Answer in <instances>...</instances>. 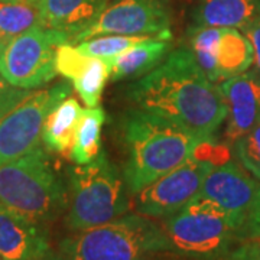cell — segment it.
Listing matches in <instances>:
<instances>
[{
	"mask_svg": "<svg viewBox=\"0 0 260 260\" xmlns=\"http://www.w3.org/2000/svg\"><path fill=\"white\" fill-rule=\"evenodd\" d=\"M138 109L174 121L211 143L227 119L221 88L200 68L189 49L172 51L160 64L129 88Z\"/></svg>",
	"mask_w": 260,
	"mask_h": 260,
	"instance_id": "obj_1",
	"label": "cell"
},
{
	"mask_svg": "<svg viewBox=\"0 0 260 260\" xmlns=\"http://www.w3.org/2000/svg\"><path fill=\"white\" fill-rule=\"evenodd\" d=\"M123 140L127 150L123 177L132 195L185 164L205 143L177 123L140 109L126 116Z\"/></svg>",
	"mask_w": 260,
	"mask_h": 260,
	"instance_id": "obj_2",
	"label": "cell"
},
{
	"mask_svg": "<svg viewBox=\"0 0 260 260\" xmlns=\"http://www.w3.org/2000/svg\"><path fill=\"white\" fill-rule=\"evenodd\" d=\"M159 224L167 253L185 260H225L237 243L246 239L242 224L203 195Z\"/></svg>",
	"mask_w": 260,
	"mask_h": 260,
	"instance_id": "obj_3",
	"label": "cell"
},
{
	"mask_svg": "<svg viewBox=\"0 0 260 260\" xmlns=\"http://www.w3.org/2000/svg\"><path fill=\"white\" fill-rule=\"evenodd\" d=\"M0 204L42 224L67 213L68 188L42 145L0 167Z\"/></svg>",
	"mask_w": 260,
	"mask_h": 260,
	"instance_id": "obj_4",
	"label": "cell"
},
{
	"mask_svg": "<svg viewBox=\"0 0 260 260\" xmlns=\"http://www.w3.org/2000/svg\"><path fill=\"white\" fill-rule=\"evenodd\" d=\"M61 260H153L167 253L160 224L140 214L83 232H75L58 246Z\"/></svg>",
	"mask_w": 260,
	"mask_h": 260,
	"instance_id": "obj_5",
	"label": "cell"
},
{
	"mask_svg": "<svg viewBox=\"0 0 260 260\" xmlns=\"http://www.w3.org/2000/svg\"><path fill=\"white\" fill-rule=\"evenodd\" d=\"M129 194L120 171L106 152H100L90 164L77 165L70 172L65 227L83 232L120 218L132 208Z\"/></svg>",
	"mask_w": 260,
	"mask_h": 260,
	"instance_id": "obj_6",
	"label": "cell"
},
{
	"mask_svg": "<svg viewBox=\"0 0 260 260\" xmlns=\"http://www.w3.org/2000/svg\"><path fill=\"white\" fill-rule=\"evenodd\" d=\"M68 44L67 34L37 26L13 38L0 54V73L22 90H39L56 77V48Z\"/></svg>",
	"mask_w": 260,
	"mask_h": 260,
	"instance_id": "obj_7",
	"label": "cell"
},
{
	"mask_svg": "<svg viewBox=\"0 0 260 260\" xmlns=\"http://www.w3.org/2000/svg\"><path fill=\"white\" fill-rule=\"evenodd\" d=\"M70 94L68 83L38 90L0 119V167L41 146L48 114Z\"/></svg>",
	"mask_w": 260,
	"mask_h": 260,
	"instance_id": "obj_8",
	"label": "cell"
},
{
	"mask_svg": "<svg viewBox=\"0 0 260 260\" xmlns=\"http://www.w3.org/2000/svg\"><path fill=\"white\" fill-rule=\"evenodd\" d=\"M215 164V160L198 158L197 155L188 159L181 167L135 194V211L153 220H164L175 214L200 194L204 179Z\"/></svg>",
	"mask_w": 260,
	"mask_h": 260,
	"instance_id": "obj_9",
	"label": "cell"
},
{
	"mask_svg": "<svg viewBox=\"0 0 260 260\" xmlns=\"http://www.w3.org/2000/svg\"><path fill=\"white\" fill-rule=\"evenodd\" d=\"M165 0H112L97 20L77 34L71 44L99 35H162L171 32Z\"/></svg>",
	"mask_w": 260,
	"mask_h": 260,
	"instance_id": "obj_10",
	"label": "cell"
},
{
	"mask_svg": "<svg viewBox=\"0 0 260 260\" xmlns=\"http://www.w3.org/2000/svg\"><path fill=\"white\" fill-rule=\"evenodd\" d=\"M260 184L234 162L215 167L207 175L198 195L214 201L244 227Z\"/></svg>",
	"mask_w": 260,
	"mask_h": 260,
	"instance_id": "obj_11",
	"label": "cell"
},
{
	"mask_svg": "<svg viewBox=\"0 0 260 260\" xmlns=\"http://www.w3.org/2000/svg\"><path fill=\"white\" fill-rule=\"evenodd\" d=\"M51 247L47 224L38 223L23 214L0 204V257L29 260L39 257Z\"/></svg>",
	"mask_w": 260,
	"mask_h": 260,
	"instance_id": "obj_12",
	"label": "cell"
},
{
	"mask_svg": "<svg viewBox=\"0 0 260 260\" xmlns=\"http://www.w3.org/2000/svg\"><path fill=\"white\" fill-rule=\"evenodd\" d=\"M227 103L225 140L236 143L260 123V77L243 73L220 84Z\"/></svg>",
	"mask_w": 260,
	"mask_h": 260,
	"instance_id": "obj_13",
	"label": "cell"
},
{
	"mask_svg": "<svg viewBox=\"0 0 260 260\" xmlns=\"http://www.w3.org/2000/svg\"><path fill=\"white\" fill-rule=\"evenodd\" d=\"M110 0H39L42 26L67 34L71 39L94 23Z\"/></svg>",
	"mask_w": 260,
	"mask_h": 260,
	"instance_id": "obj_14",
	"label": "cell"
},
{
	"mask_svg": "<svg viewBox=\"0 0 260 260\" xmlns=\"http://www.w3.org/2000/svg\"><path fill=\"white\" fill-rule=\"evenodd\" d=\"M194 20L195 26L244 30L260 20V0H200Z\"/></svg>",
	"mask_w": 260,
	"mask_h": 260,
	"instance_id": "obj_15",
	"label": "cell"
},
{
	"mask_svg": "<svg viewBox=\"0 0 260 260\" xmlns=\"http://www.w3.org/2000/svg\"><path fill=\"white\" fill-rule=\"evenodd\" d=\"M168 39H150L110 59V80L139 78L155 70L171 51Z\"/></svg>",
	"mask_w": 260,
	"mask_h": 260,
	"instance_id": "obj_16",
	"label": "cell"
},
{
	"mask_svg": "<svg viewBox=\"0 0 260 260\" xmlns=\"http://www.w3.org/2000/svg\"><path fill=\"white\" fill-rule=\"evenodd\" d=\"M83 114L77 99L67 97L48 114L42 130V143L49 150L65 153L71 150L75 132Z\"/></svg>",
	"mask_w": 260,
	"mask_h": 260,
	"instance_id": "obj_17",
	"label": "cell"
},
{
	"mask_svg": "<svg viewBox=\"0 0 260 260\" xmlns=\"http://www.w3.org/2000/svg\"><path fill=\"white\" fill-rule=\"evenodd\" d=\"M253 64L250 41L239 29L223 28L215 49L217 81L243 74Z\"/></svg>",
	"mask_w": 260,
	"mask_h": 260,
	"instance_id": "obj_18",
	"label": "cell"
},
{
	"mask_svg": "<svg viewBox=\"0 0 260 260\" xmlns=\"http://www.w3.org/2000/svg\"><path fill=\"white\" fill-rule=\"evenodd\" d=\"M106 121L103 109L87 107L83 110L78 127L75 132L74 143L70 150V156L77 165H87L99 156L102 127Z\"/></svg>",
	"mask_w": 260,
	"mask_h": 260,
	"instance_id": "obj_19",
	"label": "cell"
},
{
	"mask_svg": "<svg viewBox=\"0 0 260 260\" xmlns=\"http://www.w3.org/2000/svg\"><path fill=\"white\" fill-rule=\"evenodd\" d=\"M37 26H42L39 3L0 2V39L9 44L13 38Z\"/></svg>",
	"mask_w": 260,
	"mask_h": 260,
	"instance_id": "obj_20",
	"label": "cell"
},
{
	"mask_svg": "<svg viewBox=\"0 0 260 260\" xmlns=\"http://www.w3.org/2000/svg\"><path fill=\"white\" fill-rule=\"evenodd\" d=\"M172 34H162V35H99L90 38L75 44L77 49L83 52L84 55L94 56V58H114L126 52L130 48L136 47L142 42L150 39H171Z\"/></svg>",
	"mask_w": 260,
	"mask_h": 260,
	"instance_id": "obj_21",
	"label": "cell"
},
{
	"mask_svg": "<svg viewBox=\"0 0 260 260\" xmlns=\"http://www.w3.org/2000/svg\"><path fill=\"white\" fill-rule=\"evenodd\" d=\"M109 78L110 59L91 56L90 64L73 81V85L87 107H97L100 104L102 93Z\"/></svg>",
	"mask_w": 260,
	"mask_h": 260,
	"instance_id": "obj_22",
	"label": "cell"
},
{
	"mask_svg": "<svg viewBox=\"0 0 260 260\" xmlns=\"http://www.w3.org/2000/svg\"><path fill=\"white\" fill-rule=\"evenodd\" d=\"M223 28L214 26H194L189 32V51L204 74L213 81H217L215 73V49Z\"/></svg>",
	"mask_w": 260,
	"mask_h": 260,
	"instance_id": "obj_23",
	"label": "cell"
},
{
	"mask_svg": "<svg viewBox=\"0 0 260 260\" xmlns=\"http://www.w3.org/2000/svg\"><path fill=\"white\" fill-rule=\"evenodd\" d=\"M90 61L91 56L84 55L73 44H61L56 48V73L70 80L71 83L83 73Z\"/></svg>",
	"mask_w": 260,
	"mask_h": 260,
	"instance_id": "obj_24",
	"label": "cell"
},
{
	"mask_svg": "<svg viewBox=\"0 0 260 260\" xmlns=\"http://www.w3.org/2000/svg\"><path fill=\"white\" fill-rule=\"evenodd\" d=\"M236 153L244 169L260 179V123L236 142Z\"/></svg>",
	"mask_w": 260,
	"mask_h": 260,
	"instance_id": "obj_25",
	"label": "cell"
},
{
	"mask_svg": "<svg viewBox=\"0 0 260 260\" xmlns=\"http://www.w3.org/2000/svg\"><path fill=\"white\" fill-rule=\"evenodd\" d=\"M30 94L32 91L29 90H22L12 85L0 73V119L12 112L19 103L23 102Z\"/></svg>",
	"mask_w": 260,
	"mask_h": 260,
	"instance_id": "obj_26",
	"label": "cell"
},
{
	"mask_svg": "<svg viewBox=\"0 0 260 260\" xmlns=\"http://www.w3.org/2000/svg\"><path fill=\"white\" fill-rule=\"evenodd\" d=\"M244 237L260 239V188L251 203L250 210L244 224Z\"/></svg>",
	"mask_w": 260,
	"mask_h": 260,
	"instance_id": "obj_27",
	"label": "cell"
},
{
	"mask_svg": "<svg viewBox=\"0 0 260 260\" xmlns=\"http://www.w3.org/2000/svg\"><path fill=\"white\" fill-rule=\"evenodd\" d=\"M225 260H260V239H250L237 244Z\"/></svg>",
	"mask_w": 260,
	"mask_h": 260,
	"instance_id": "obj_28",
	"label": "cell"
},
{
	"mask_svg": "<svg viewBox=\"0 0 260 260\" xmlns=\"http://www.w3.org/2000/svg\"><path fill=\"white\" fill-rule=\"evenodd\" d=\"M243 32L247 37V39L250 41L251 48H253V64L256 68L254 74L260 77V20L257 23L244 29Z\"/></svg>",
	"mask_w": 260,
	"mask_h": 260,
	"instance_id": "obj_29",
	"label": "cell"
},
{
	"mask_svg": "<svg viewBox=\"0 0 260 260\" xmlns=\"http://www.w3.org/2000/svg\"><path fill=\"white\" fill-rule=\"evenodd\" d=\"M29 260H61L59 257V253L58 250H51L45 253V254H42V256H39V257H35V259H29Z\"/></svg>",
	"mask_w": 260,
	"mask_h": 260,
	"instance_id": "obj_30",
	"label": "cell"
},
{
	"mask_svg": "<svg viewBox=\"0 0 260 260\" xmlns=\"http://www.w3.org/2000/svg\"><path fill=\"white\" fill-rule=\"evenodd\" d=\"M6 45H8V42H5L3 39H0V54L3 52V49L6 48Z\"/></svg>",
	"mask_w": 260,
	"mask_h": 260,
	"instance_id": "obj_31",
	"label": "cell"
},
{
	"mask_svg": "<svg viewBox=\"0 0 260 260\" xmlns=\"http://www.w3.org/2000/svg\"><path fill=\"white\" fill-rule=\"evenodd\" d=\"M13 2H20V3H39V0H13Z\"/></svg>",
	"mask_w": 260,
	"mask_h": 260,
	"instance_id": "obj_32",
	"label": "cell"
},
{
	"mask_svg": "<svg viewBox=\"0 0 260 260\" xmlns=\"http://www.w3.org/2000/svg\"><path fill=\"white\" fill-rule=\"evenodd\" d=\"M0 2H13V0H0Z\"/></svg>",
	"mask_w": 260,
	"mask_h": 260,
	"instance_id": "obj_33",
	"label": "cell"
},
{
	"mask_svg": "<svg viewBox=\"0 0 260 260\" xmlns=\"http://www.w3.org/2000/svg\"><path fill=\"white\" fill-rule=\"evenodd\" d=\"M0 260H3V259H2V257H0Z\"/></svg>",
	"mask_w": 260,
	"mask_h": 260,
	"instance_id": "obj_34",
	"label": "cell"
},
{
	"mask_svg": "<svg viewBox=\"0 0 260 260\" xmlns=\"http://www.w3.org/2000/svg\"><path fill=\"white\" fill-rule=\"evenodd\" d=\"M184 260H185V259H184Z\"/></svg>",
	"mask_w": 260,
	"mask_h": 260,
	"instance_id": "obj_35",
	"label": "cell"
}]
</instances>
